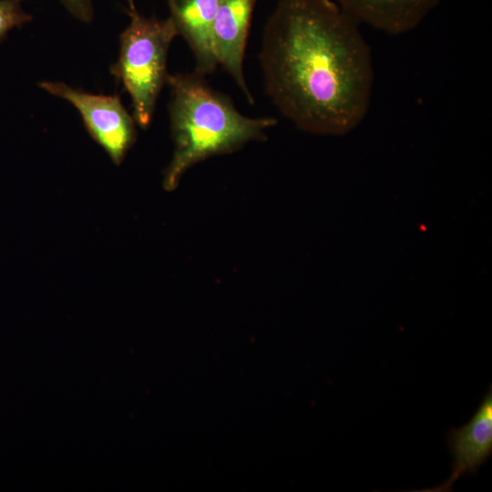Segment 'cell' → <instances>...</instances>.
<instances>
[{"mask_svg":"<svg viewBox=\"0 0 492 492\" xmlns=\"http://www.w3.org/2000/svg\"><path fill=\"white\" fill-rule=\"evenodd\" d=\"M169 105L174 142L172 159L164 176V187L173 190L194 164L231 153L246 143L261 139L276 120L242 115L225 95L211 88L196 74H169Z\"/></svg>","mask_w":492,"mask_h":492,"instance_id":"cell-2","label":"cell"},{"mask_svg":"<svg viewBox=\"0 0 492 492\" xmlns=\"http://www.w3.org/2000/svg\"><path fill=\"white\" fill-rule=\"evenodd\" d=\"M358 23L397 36L416 28L441 0H334Z\"/></svg>","mask_w":492,"mask_h":492,"instance_id":"cell-7","label":"cell"},{"mask_svg":"<svg viewBox=\"0 0 492 492\" xmlns=\"http://www.w3.org/2000/svg\"><path fill=\"white\" fill-rule=\"evenodd\" d=\"M178 35L188 43L195 58V73L204 77L218 65L212 47V26L219 0H168Z\"/></svg>","mask_w":492,"mask_h":492,"instance_id":"cell-8","label":"cell"},{"mask_svg":"<svg viewBox=\"0 0 492 492\" xmlns=\"http://www.w3.org/2000/svg\"><path fill=\"white\" fill-rule=\"evenodd\" d=\"M446 442L453 456L452 473L444 483L416 491L448 492L455 482L467 474L477 475L479 467L492 455V386L484 395L481 404L470 421L446 434Z\"/></svg>","mask_w":492,"mask_h":492,"instance_id":"cell-5","label":"cell"},{"mask_svg":"<svg viewBox=\"0 0 492 492\" xmlns=\"http://www.w3.org/2000/svg\"><path fill=\"white\" fill-rule=\"evenodd\" d=\"M358 24L332 0L277 3L260 64L268 96L297 128L344 135L366 116L374 68Z\"/></svg>","mask_w":492,"mask_h":492,"instance_id":"cell-1","label":"cell"},{"mask_svg":"<svg viewBox=\"0 0 492 492\" xmlns=\"http://www.w3.org/2000/svg\"><path fill=\"white\" fill-rule=\"evenodd\" d=\"M58 2L76 19L83 23H90L94 17V8L91 0H58Z\"/></svg>","mask_w":492,"mask_h":492,"instance_id":"cell-10","label":"cell"},{"mask_svg":"<svg viewBox=\"0 0 492 492\" xmlns=\"http://www.w3.org/2000/svg\"><path fill=\"white\" fill-rule=\"evenodd\" d=\"M23 0H0V41L15 27L30 22L33 17L22 7Z\"/></svg>","mask_w":492,"mask_h":492,"instance_id":"cell-9","label":"cell"},{"mask_svg":"<svg viewBox=\"0 0 492 492\" xmlns=\"http://www.w3.org/2000/svg\"><path fill=\"white\" fill-rule=\"evenodd\" d=\"M127 13L130 21L120 34L118 57L110 71L131 98L135 122L146 128L167 83L168 53L178 31L169 17L158 20L140 15L133 0H128Z\"/></svg>","mask_w":492,"mask_h":492,"instance_id":"cell-3","label":"cell"},{"mask_svg":"<svg viewBox=\"0 0 492 492\" xmlns=\"http://www.w3.org/2000/svg\"><path fill=\"white\" fill-rule=\"evenodd\" d=\"M256 0H219L212 26V47L220 64L250 103L254 99L243 74V56Z\"/></svg>","mask_w":492,"mask_h":492,"instance_id":"cell-6","label":"cell"},{"mask_svg":"<svg viewBox=\"0 0 492 492\" xmlns=\"http://www.w3.org/2000/svg\"><path fill=\"white\" fill-rule=\"evenodd\" d=\"M46 92L68 101L79 112L91 137L119 164L136 137L134 118L118 96L91 94L66 83L42 81Z\"/></svg>","mask_w":492,"mask_h":492,"instance_id":"cell-4","label":"cell"}]
</instances>
